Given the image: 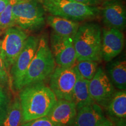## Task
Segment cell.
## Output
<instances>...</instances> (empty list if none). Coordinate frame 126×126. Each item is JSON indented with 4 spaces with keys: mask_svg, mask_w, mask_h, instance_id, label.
I'll list each match as a JSON object with an SVG mask.
<instances>
[{
    "mask_svg": "<svg viewBox=\"0 0 126 126\" xmlns=\"http://www.w3.org/2000/svg\"><path fill=\"white\" fill-rule=\"evenodd\" d=\"M19 98L22 112V123L47 116L57 100L54 92L45 82L23 87Z\"/></svg>",
    "mask_w": 126,
    "mask_h": 126,
    "instance_id": "obj_1",
    "label": "cell"
},
{
    "mask_svg": "<svg viewBox=\"0 0 126 126\" xmlns=\"http://www.w3.org/2000/svg\"><path fill=\"white\" fill-rule=\"evenodd\" d=\"M101 27L94 22H86L79 26L73 38L77 61L102 60Z\"/></svg>",
    "mask_w": 126,
    "mask_h": 126,
    "instance_id": "obj_2",
    "label": "cell"
},
{
    "mask_svg": "<svg viewBox=\"0 0 126 126\" xmlns=\"http://www.w3.org/2000/svg\"><path fill=\"white\" fill-rule=\"evenodd\" d=\"M56 67V63L48 44L47 36L39 38L36 53L30 63L23 79L22 88L37 82H45L49 79Z\"/></svg>",
    "mask_w": 126,
    "mask_h": 126,
    "instance_id": "obj_3",
    "label": "cell"
},
{
    "mask_svg": "<svg viewBox=\"0 0 126 126\" xmlns=\"http://www.w3.org/2000/svg\"><path fill=\"white\" fill-rule=\"evenodd\" d=\"M12 14L15 24L23 31H38L45 25V10L40 0H16Z\"/></svg>",
    "mask_w": 126,
    "mask_h": 126,
    "instance_id": "obj_4",
    "label": "cell"
},
{
    "mask_svg": "<svg viewBox=\"0 0 126 126\" xmlns=\"http://www.w3.org/2000/svg\"><path fill=\"white\" fill-rule=\"evenodd\" d=\"M45 11L76 22L96 18L100 8L88 6L72 0H40Z\"/></svg>",
    "mask_w": 126,
    "mask_h": 126,
    "instance_id": "obj_5",
    "label": "cell"
},
{
    "mask_svg": "<svg viewBox=\"0 0 126 126\" xmlns=\"http://www.w3.org/2000/svg\"><path fill=\"white\" fill-rule=\"evenodd\" d=\"M39 38L35 36H28L22 50L10 68L12 83L14 89L20 91L23 79L30 63L35 54Z\"/></svg>",
    "mask_w": 126,
    "mask_h": 126,
    "instance_id": "obj_6",
    "label": "cell"
},
{
    "mask_svg": "<svg viewBox=\"0 0 126 126\" xmlns=\"http://www.w3.org/2000/svg\"><path fill=\"white\" fill-rule=\"evenodd\" d=\"M76 81L77 73L74 66L63 67L57 65L49 78V87L57 100L72 101Z\"/></svg>",
    "mask_w": 126,
    "mask_h": 126,
    "instance_id": "obj_7",
    "label": "cell"
},
{
    "mask_svg": "<svg viewBox=\"0 0 126 126\" xmlns=\"http://www.w3.org/2000/svg\"><path fill=\"white\" fill-rule=\"evenodd\" d=\"M28 34L19 27L7 29L0 45V54L8 71L22 50Z\"/></svg>",
    "mask_w": 126,
    "mask_h": 126,
    "instance_id": "obj_8",
    "label": "cell"
},
{
    "mask_svg": "<svg viewBox=\"0 0 126 126\" xmlns=\"http://www.w3.org/2000/svg\"><path fill=\"white\" fill-rule=\"evenodd\" d=\"M50 47L55 63L58 66L72 67L75 65L77 56L73 38L52 33L50 36Z\"/></svg>",
    "mask_w": 126,
    "mask_h": 126,
    "instance_id": "obj_9",
    "label": "cell"
},
{
    "mask_svg": "<svg viewBox=\"0 0 126 126\" xmlns=\"http://www.w3.org/2000/svg\"><path fill=\"white\" fill-rule=\"evenodd\" d=\"M89 91L96 103L105 109L116 90L107 74L102 67L97 68L95 74L89 82Z\"/></svg>",
    "mask_w": 126,
    "mask_h": 126,
    "instance_id": "obj_10",
    "label": "cell"
},
{
    "mask_svg": "<svg viewBox=\"0 0 126 126\" xmlns=\"http://www.w3.org/2000/svg\"><path fill=\"white\" fill-rule=\"evenodd\" d=\"M103 22L106 28L123 31L126 25V9L123 0H103L101 4Z\"/></svg>",
    "mask_w": 126,
    "mask_h": 126,
    "instance_id": "obj_11",
    "label": "cell"
},
{
    "mask_svg": "<svg viewBox=\"0 0 126 126\" xmlns=\"http://www.w3.org/2000/svg\"><path fill=\"white\" fill-rule=\"evenodd\" d=\"M124 37L122 31L105 28L102 32V59L106 62L112 61L123 50Z\"/></svg>",
    "mask_w": 126,
    "mask_h": 126,
    "instance_id": "obj_12",
    "label": "cell"
},
{
    "mask_svg": "<svg viewBox=\"0 0 126 126\" xmlns=\"http://www.w3.org/2000/svg\"><path fill=\"white\" fill-rule=\"evenodd\" d=\"M77 110L73 102L59 99L47 117L59 126H72Z\"/></svg>",
    "mask_w": 126,
    "mask_h": 126,
    "instance_id": "obj_13",
    "label": "cell"
},
{
    "mask_svg": "<svg viewBox=\"0 0 126 126\" xmlns=\"http://www.w3.org/2000/svg\"><path fill=\"white\" fill-rule=\"evenodd\" d=\"M105 119L102 107L94 103L77 110L72 126H95Z\"/></svg>",
    "mask_w": 126,
    "mask_h": 126,
    "instance_id": "obj_14",
    "label": "cell"
},
{
    "mask_svg": "<svg viewBox=\"0 0 126 126\" xmlns=\"http://www.w3.org/2000/svg\"><path fill=\"white\" fill-rule=\"evenodd\" d=\"M77 73V81L74 88L72 100L76 106L77 110L87 105L95 103L91 97L89 91V81L85 79L79 73L76 66L74 65Z\"/></svg>",
    "mask_w": 126,
    "mask_h": 126,
    "instance_id": "obj_15",
    "label": "cell"
},
{
    "mask_svg": "<svg viewBox=\"0 0 126 126\" xmlns=\"http://www.w3.org/2000/svg\"><path fill=\"white\" fill-rule=\"evenodd\" d=\"M105 109L109 120L113 124L117 121L126 119V90L116 91Z\"/></svg>",
    "mask_w": 126,
    "mask_h": 126,
    "instance_id": "obj_16",
    "label": "cell"
},
{
    "mask_svg": "<svg viewBox=\"0 0 126 126\" xmlns=\"http://www.w3.org/2000/svg\"><path fill=\"white\" fill-rule=\"evenodd\" d=\"M47 23L57 35L74 38L79 23L68 19L50 15L46 18Z\"/></svg>",
    "mask_w": 126,
    "mask_h": 126,
    "instance_id": "obj_17",
    "label": "cell"
},
{
    "mask_svg": "<svg viewBox=\"0 0 126 126\" xmlns=\"http://www.w3.org/2000/svg\"><path fill=\"white\" fill-rule=\"evenodd\" d=\"M107 67L108 76L114 87L120 90L126 89V62L125 60L110 61Z\"/></svg>",
    "mask_w": 126,
    "mask_h": 126,
    "instance_id": "obj_18",
    "label": "cell"
},
{
    "mask_svg": "<svg viewBox=\"0 0 126 126\" xmlns=\"http://www.w3.org/2000/svg\"><path fill=\"white\" fill-rule=\"evenodd\" d=\"M22 112L19 97L11 103L5 117L1 126H19L22 123Z\"/></svg>",
    "mask_w": 126,
    "mask_h": 126,
    "instance_id": "obj_19",
    "label": "cell"
},
{
    "mask_svg": "<svg viewBox=\"0 0 126 126\" xmlns=\"http://www.w3.org/2000/svg\"><path fill=\"white\" fill-rule=\"evenodd\" d=\"M75 64L79 73L85 79L91 81L95 74L98 68V63L91 60L77 61Z\"/></svg>",
    "mask_w": 126,
    "mask_h": 126,
    "instance_id": "obj_20",
    "label": "cell"
},
{
    "mask_svg": "<svg viewBox=\"0 0 126 126\" xmlns=\"http://www.w3.org/2000/svg\"><path fill=\"white\" fill-rule=\"evenodd\" d=\"M16 1L9 0L7 7L0 14V27L2 29H7L16 25L12 14V7Z\"/></svg>",
    "mask_w": 126,
    "mask_h": 126,
    "instance_id": "obj_21",
    "label": "cell"
},
{
    "mask_svg": "<svg viewBox=\"0 0 126 126\" xmlns=\"http://www.w3.org/2000/svg\"><path fill=\"white\" fill-rule=\"evenodd\" d=\"M11 103V98L7 88L0 86V126L5 117Z\"/></svg>",
    "mask_w": 126,
    "mask_h": 126,
    "instance_id": "obj_22",
    "label": "cell"
},
{
    "mask_svg": "<svg viewBox=\"0 0 126 126\" xmlns=\"http://www.w3.org/2000/svg\"><path fill=\"white\" fill-rule=\"evenodd\" d=\"M9 71L0 54V86L7 88L9 86Z\"/></svg>",
    "mask_w": 126,
    "mask_h": 126,
    "instance_id": "obj_23",
    "label": "cell"
},
{
    "mask_svg": "<svg viewBox=\"0 0 126 126\" xmlns=\"http://www.w3.org/2000/svg\"><path fill=\"white\" fill-rule=\"evenodd\" d=\"M19 126H59L48 119L47 116L33 120L24 123H22Z\"/></svg>",
    "mask_w": 126,
    "mask_h": 126,
    "instance_id": "obj_24",
    "label": "cell"
},
{
    "mask_svg": "<svg viewBox=\"0 0 126 126\" xmlns=\"http://www.w3.org/2000/svg\"><path fill=\"white\" fill-rule=\"evenodd\" d=\"M75 2L92 7H98L102 4L103 0H72Z\"/></svg>",
    "mask_w": 126,
    "mask_h": 126,
    "instance_id": "obj_25",
    "label": "cell"
},
{
    "mask_svg": "<svg viewBox=\"0 0 126 126\" xmlns=\"http://www.w3.org/2000/svg\"><path fill=\"white\" fill-rule=\"evenodd\" d=\"M95 126H114V125L111 120L106 118L103 121Z\"/></svg>",
    "mask_w": 126,
    "mask_h": 126,
    "instance_id": "obj_26",
    "label": "cell"
},
{
    "mask_svg": "<svg viewBox=\"0 0 126 126\" xmlns=\"http://www.w3.org/2000/svg\"><path fill=\"white\" fill-rule=\"evenodd\" d=\"M9 0H0V14L5 8Z\"/></svg>",
    "mask_w": 126,
    "mask_h": 126,
    "instance_id": "obj_27",
    "label": "cell"
},
{
    "mask_svg": "<svg viewBox=\"0 0 126 126\" xmlns=\"http://www.w3.org/2000/svg\"><path fill=\"white\" fill-rule=\"evenodd\" d=\"M126 119L121 120L117 121L116 123H114V125L115 126H126Z\"/></svg>",
    "mask_w": 126,
    "mask_h": 126,
    "instance_id": "obj_28",
    "label": "cell"
},
{
    "mask_svg": "<svg viewBox=\"0 0 126 126\" xmlns=\"http://www.w3.org/2000/svg\"><path fill=\"white\" fill-rule=\"evenodd\" d=\"M2 29H0V36H1V34H2Z\"/></svg>",
    "mask_w": 126,
    "mask_h": 126,
    "instance_id": "obj_29",
    "label": "cell"
},
{
    "mask_svg": "<svg viewBox=\"0 0 126 126\" xmlns=\"http://www.w3.org/2000/svg\"><path fill=\"white\" fill-rule=\"evenodd\" d=\"M1 40H0V45H1Z\"/></svg>",
    "mask_w": 126,
    "mask_h": 126,
    "instance_id": "obj_30",
    "label": "cell"
},
{
    "mask_svg": "<svg viewBox=\"0 0 126 126\" xmlns=\"http://www.w3.org/2000/svg\"><path fill=\"white\" fill-rule=\"evenodd\" d=\"M0 29H1V27H0Z\"/></svg>",
    "mask_w": 126,
    "mask_h": 126,
    "instance_id": "obj_31",
    "label": "cell"
}]
</instances>
